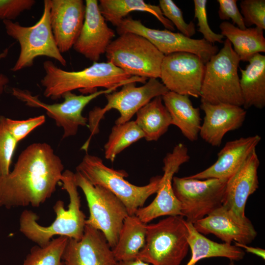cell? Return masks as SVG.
Wrapping results in <instances>:
<instances>
[{
    "mask_svg": "<svg viewBox=\"0 0 265 265\" xmlns=\"http://www.w3.org/2000/svg\"><path fill=\"white\" fill-rule=\"evenodd\" d=\"M50 0H44V9L40 19L30 26H24L18 22L4 20L6 33L16 40L20 47L19 57L11 69L17 72L33 65L36 58L45 56L53 58L62 65H66V60L59 51L50 23Z\"/></svg>",
    "mask_w": 265,
    "mask_h": 265,
    "instance_id": "obj_7",
    "label": "cell"
},
{
    "mask_svg": "<svg viewBox=\"0 0 265 265\" xmlns=\"http://www.w3.org/2000/svg\"><path fill=\"white\" fill-rule=\"evenodd\" d=\"M89 182L102 186L115 195L124 205L128 214L134 215L143 207L147 199L156 193L161 176L153 177L144 186L134 185L126 180L128 174L125 170H115L106 166L98 157L86 154L76 167Z\"/></svg>",
    "mask_w": 265,
    "mask_h": 265,
    "instance_id": "obj_4",
    "label": "cell"
},
{
    "mask_svg": "<svg viewBox=\"0 0 265 265\" xmlns=\"http://www.w3.org/2000/svg\"><path fill=\"white\" fill-rule=\"evenodd\" d=\"M78 187L83 192L89 211L85 225L100 231L111 249L118 240L123 222L129 215L122 202L107 189L92 184L81 173H75Z\"/></svg>",
    "mask_w": 265,
    "mask_h": 265,
    "instance_id": "obj_9",
    "label": "cell"
},
{
    "mask_svg": "<svg viewBox=\"0 0 265 265\" xmlns=\"http://www.w3.org/2000/svg\"><path fill=\"white\" fill-rule=\"evenodd\" d=\"M184 217L168 216L147 224L145 243L136 259L151 265H180L189 249Z\"/></svg>",
    "mask_w": 265,
    "mask_h": 265,
    "instance_id": "obj_6",
    "label": "cell"
},
{
    "mask_svg": "<svg viewBox=\"0 0 265 265\" xmlns=\"http://www.w3.org/2000/svg\"><path fill=\"white\" fill-rule=\"evenodd\" d=\"M50 5L52 30L62 53L73 47L80 35L85 5L82 0H50Z\"/></svg>",
    "mask_w": 265,
    "mask_h": 265,
    "instance_id": "obj_19",
    "label": "cell"
},
{
    "mask_svg": "<svg viewBox=\"0 0 265 265\" xmlns=\"http://www.w3.org/2000/svg\"><path fill=\"white\" fill-rule=\"evenodd\" d=\"M136 114L135 121L148 141H157L172 125L170 115L163 103L162 96L152 99Z\"/></svg>",
    "mask_w": 265,
    "mask_h": 265,
    "instance_id": "obj_29",
    "label": "cell"
},
{
    "mask_svg": "<svg viewBox=\"0 0 265 265\" xmlns=\"http://www.w3.org/2000/svg\"><path fill=\"white\" fill-rule=\"evenodd\" d=\"M99 7L105 20L116 27L129 13L141 11L154 16L166 29L171 31L175 29L173 24L163 16L159 5L143 0H100Z\"/></svg>",
    "mask_w": 265,
    "mask_h": 265,
    "instance_id": "obj_27",
    "label": "cell"
},
{
    "mask_svg": "<svg viewBox=\"0 0 265 265\" xmlns=\"http://www.w3.org/2000/svg\"><path fill=\"white\" fill-rule=\"evenodd\" d=\"M142 138H144V133L135 121L115 124L104 146L105 158L114 161L118 154Z\"/></svg>",
    "mask_w": 265,
    "mask_h": 265,
    "instance_id": "obj_30",
    "label": "cell"
},
{
    "mask_svg": "<svg viewBox=\"0 0 265 265\" xmlns=\"http://www.w3.org/2000/svg\"><path fill=\"white\" fill-rule=\"evenodd\" d=\"M227 182L215 178L198 180L174 176L172 188L186 220L193 224L222 206Z\"/></svg>",
    "mask_w": 265,
    "mask_h": 265,
    "instance_id": "obj_10",
    "label": "cell"
},
{
    "mask_svg": "<svg viewBox=\"0 0 265 265\" xmlns=\"http://www.w3.org/2000/svg\"><path fill=\"white\" fill-rule=\"evenodd\" d=\"M147 224L135 214L125 219L112 251L117 262L136 259L145 243Z\"/></svg>",
    "mask_w": 265,
    "mask_h": 265,
    "instance_id": "obj_28",
    "label": "cell"
},
{
    "mask_svg": "<svg viewBox=\"0 0 265 265\" xmlns=\"http://www.w3.org/2000/svg\"><path fill=\"white\" fill-rule=\"evenodd\" d=\"M240 7L246 28L255 25L257 27L265 29V0H242Z\"/></svg>",
    "mask_w": 265,
    "mask_h": 265,
    "instance_id": "obj_34",
    "label": "cell"
},
{
    "mask_svg": "<svg viewBox=\"0 0 265 265\" xmlns=\"http://www.w3.org/2000/svg\"><path fill=\"white\" fill-rule=\"evenodd\" d=\"M203 235L212 234L224 243L234 241L240 244L251 243L257 233L251 221L245 216H238L224 205L193 224Z\"/></svg>",
    "mask_w": 265,
    "mask_h": 265,
    "instance_id": "obj_16",
    "label": "cell"
},
{
    "mask_svg": "<svg viewBox=\"0 0 265 265\" xmlns=\"http://www.w3.org/2000/svg\"><path fill=\"white\" fill-rule=\"evenodd\" d=\"M223 47L205 64L201 103L243 106L238 68L240 61L227 39Z\"/></svg>",
    "mask_w": 265,
    "mask_h": 265,
    "instance_id": "obj_5",
    "label": "cell"
},
{
    "mask_svg": "<svg viewBox=\"0 0 265 265\" xmlns=\"http://www.w3.org/2000/svg\"><path fill=\"white\" fill-rule=\"evenodd\" d=\"M62 261L63 265H116L117 263L104 234L87 225L80 239L68 238Z\"/></svg>",
    "mask_w": 265,
    "mask_h": 265,
    "instance_id": "obj_18",
    "label": "cell"
},
{
    "mask_svg": "<svg viewBox=\"0 0 265 265\" xmlns=\"http://www.w3.org/2000/svg\"><path fill=\"white\" fill-rule=\"evenodd\" d=\"M84 20L73 48L87 59L97 62L115 36L101 14L97 0H86Z\"/></svg>",
    "mask_w": 265,
    "mask_h": 265,
    "instance_id": "obj_17",
    "label": "cell"
},
{
    "mask_svg": "<svg viewBox=\"0 0 265 265\" xmlns=\"http://www.w3.org/2000/svg\"><path fill=\"white\" fill-rule=\"evenodd\" d=\"M135 82H131L122 86L118 91L106 94L107 104L104 108L96 107L89 114V128L97 132L98 125L105 114L111 109L120 113L115 124H121L130 121L132 117L154 98L162 96L169 90L157 79H149L143 85L136 86Z\"/></svg>",
    "mask_w": 265,
    "mask_h": 265,
    "instance_id": "obj_12",
    "label": "cell"
},
{
    "mask_svg": "<svg viewBox=\"0 0 265 265\" xmlns=\"http://www.w3.org/2000/svg\"><path fill=\"white\" fill-rule=\"evenodd\" d=\"M244 69L239 68V84L245 109L265 106V55H254Z\"/></svg>",
    "mask_w": 265,
    "mask_h": 265,
    "instance_id": "obj_24",
    "label": "cell"
},
{
    "mask_svg": "<svg viewBox=\"0 0 265 265\" xmlns=\"http://www.w3.org/2000/svg\"><path fill=\"white\" fill-rule=\"evenodd\" d=\"M45 121L44 115L24 120H16L5 117V124L7 130L18 142L35 128L44 124Z\"/></svg>",
    "mask_w": 265,
    "mask_h": 265,
    "instance_id": "obj_36",
    "label": "cell"
},
{
    "mask_svg": "<svg viewBox=\"0 0 265 265\" xmlns=\"http://www.w3.org/2000/svg\"><path fill=\"white\" fill-rule=\"evenodd\" d=\"M261 137L254 135L227 142L217 154V160L205 170L187 176L198 180L215 178L228 180L256 150Z\"/></svg>",
    "mask_w": 265,
    "mask_h": 265,
    "instance_id": "obj_21",
    "label": "cell"
},
{
    "mask_svg": "<svg viewBox=\"0 0 265 265\" xmlns=\"http://www.w3.org/2000/svg\"><path fill=\"white\" fill-rule=\"evenodd\" d=\"M159 6L163 16L177 27L180 33L190 38L195 34L194 23L193 22L186 23L181 9L172 0H159Z\"/></svg>",
    "mask_w": 265,
    "mask_h": 265,
    "instance_id": "obj_33",
    "label": "cell"
},
{
    "mask_svg": "<svg viewBox=\"0 0 265 265\" xmlns=\"http://www.w3.org/2000/svg\"><path fill=\"white\" fill-rule=\"evenodd\" d=\"M221 33L226 37L240 61L248 62L254 55L265 52L263 30L258 27L240 29L224 21L219 26Z\"/></svg>",
    "mask_w": 265,
    "mask_h": 265,
    "instance_id": "obj_26",
    "label": "cell"
},
{
    "mask_svg": "<svg viewBox=\"0 0 265 265\" xmlns=\"http://www.w3.org/2000/svg\"><path fill=\"white\" fill-rule=\"evenodd\" d=\"M187 147L183 143L177 144L171 152L163 159L160 186L154 200L148 206L138 209L135 215L147 224L159 216L182 215L181 206L172 188V179L180 166L189 160Z\"/></svg>",
    "mask_w": 265,
    "mask_h": 265,
    "instance_id": "obj_14",
    "label": "cell"
},
{
    "mask_svg": "<svg viewBox=\"0 0 265 265\" xmlns=\"http://www.w3.org/2000/svg\"><path fill=\"white\" fill-rule=\"evenodd\" d=\"M45 75L40 80L44 95L57 100L64 93L79 89L82 93H93L97 88L105 89L122 86L131 82L144 84L147 78L131 76L109 62H95L79 71H67L56 66L52 61L43 63Z\"/></svg>",
    "mask_w": 265,
    "mask_h": 265,
    "instance_id": "obj_2",
    "label": "cell"
},
{
    "mask_svg": "<svg viewBox=\"0 0 265 265\" xmlns=\"http://www.w3.org/2000/svg\"><path fill=\"white\" fill-rule=\"evenodd\" d=\"M172 125L177 127L190 141H196L201 126L200 108L193 106L189 96L168 91L162 96Z\"/></svg>",
    "mask_w": 265,
    "mask_h": 265,
    "instance_id": "obj_23",
    "label": "cell"
},
{
    "mask_svg": "<svg viewBox=\"0 0 265 265\" xmlns=\"http://www.w3.org/2000/svg\"><path fill=\"white\" fill-rule=\"evenodd\" d=\"M235 245L240 248H243L247 252L253 254L264 260L265 259V249L259 247L249 246L247 244H240L236 242H235Z\"/></svg>",
    "mask_w": 265,
    "mask_h": 265,
    "instance_id": "obj_39",
    "label": "cell"
},
{
    "mask_svg": "<svg viewBox=\"0 0 265 265\" xmlns=\"http://www.w3.org/2000/svg\"><path fill=\"white\" fill-rule=\"evenodd\" d=\"M62 188L69 197L67 209L63 201H57L53 206L55 213L53 222L48 226L39 224L38 216L31 210H25L20 217V231L27 238L37 245L44 246L55 236H65L79 240L82 237L85 226L86 217L80 210V200L75 181V173L66 170L61 181Z\"/></svg>",
    "mask_w": 265,
    "mask_h": 265,
    "instance_id": "obj_3",
    "label": "cell"
},
{
    "mask_svg": "<svg viewBox=\"0 0 265 265\" xmlns=\"http://www.w3.org/2000/svg\"><path fill=\"white\" fill-rule=\"evenodd\" d=\"M205 68L204 62L193 53H173L164 55L159 78L169 91L198 98Z\"/></svg>",
    "mask_w": 265,
    "mask_h": 265,
    "instance_id": "obj_15",
    "label": "cell"
},
{
    "mask_svg": "<svg viewBox=\"0 0 265 265\" xmlns=\"http://www.w3.org/2000/svg\"><path fill=\"white\" fill-rule=\"evenodd\" d=\"M200 108L205 116L199 135L212 146H219L228 132L240 128L246 115L241 106L230 104L201 103Z\"/></svg>",
    "mask_w": 265,
    "mask_h": 265,
    "instance_id": "obj_20",
    "label": "cell"
},
{
    "mask_svg": "<svg viewBox=\"0 0 265 265\" xmlns=\"http://www.w3.org/2000/svg\"><path fill=\"white\" fill-rule=\"evenodd\" d=\"M194 18L197 19L198 31L203 35V39L211 44L223 43L224 37L221 34L213 32L208 24L207 14V0H194Z\"/></svg>",
    "mask_w": 265,
    "mask_h": 265,
    "instance_id": "obj_35",
    "label": "cell"
},
{
    "mask_svg": "<svg viewBox=\"0 0 265 265\" xmlns=\"http://www.w3.org/2000/svg\"><path fill=\"white\" fill-rule=\"evenodd\" d=\"M120 86L97 91L88 95H76L68 92L62 96L64 101L60 103L48 104L41 101L27 90L12 88V94L26 105L45 109L48 116L53 119L58 127L63 130L62 138L75 135L80 126L87 125L88 119L82 114L84 108L93 99L103 94L114 92Z\"/></svg>",
    "mask_w": 265,
    "mask_h": 265,
    "instance_id": "obj_11",
    "label": "cell"
},
{
    "mask_svg": "<svg viewBox=\"0 0 265 265\" xmlns=\"http://www.w3.org/2000/svg\"><path fill=\"white\" fill-rule=\"evenodd\" d=\"M18 142L7 130L5 117L0 116V177L7 175Z\"/></svg>",
    "mask_w": 265,
    "mask_h": 265,
    "instance_id": "obj_32",
    "label": "cell"
},
{
    "mask_svg": "<svg viewBox=\"0 0 265 265\" xmlns=\"http://www.w3.org/2000/svg\"><path fill=\"white\" fill-rule=\"evenodd\" d=\"M229 265H236L235 262L233 261H230Z\"/></svg>",
    "mask_w": 265,
    "mask_h": 265,
    "instance_id": "obj_42",
    "label": "cell"
},
{
    "mask_svg": "<svg viewBox=\"0 0 265 265\" xmlns=\"http://www.w3.org/2000/svg\"><path fill=\"white\" fill-rule=\"evenodd\" d=\"M109 62L131 76L159 78L164 55L145 37L125 32L112 40L105 53Z\"/></svg>",
    "mask_w": 265,
    "mask_h": 265,
    "instance_id": "obj_8",
    "label": "cell"
},
{
    "mask_svg": "<svg viewBox=\"0 0 265 265\" xmlns=\"http://www.w3.org/2000/svg\"><path fill=\"white\" fill-rule=\"evenodd\" d=\"M34 0H0V19L12 21L23 12L30 10Z\"/></svg>",
    "mask_w": 265,
    "mask_h": 265,
    "instance_id": "obj_37",
    "label": "cell"
},
{
    "mask_svg": "<svg viewBox=\"0 0 265 265\" xmlns=\"http://www.w3.org/2000/svg\"><path fill=\"white\" fill-rule=\"evenodd\" d=\"M188 242L191 250V258L186 265H196L201 260L212 257L226 258L230 261L242 260L245 252L236 245L219 243L210 240L198 232L193 224L186 221Z\"/></svg>",
    "mask_w": 265,
    "mask_h": 265,
    "instance_id": "obj_25",
    "label": "cell"
},
{
    "mask_svg": "<svg viewBox=\"0 0 265 265\" xmlns=\"http://www.w3.org/2000/svg\"><path fill=\"white\" fill-rule=\"evenodd\" d=\"M8 53V49H5L0 53V59L5 57ZM9 81L8 78L3 74H0V96L3 93L5 86Z\"/></svg>",
    "mask_w": 265,
    "mask_h": 265,
    "instance_id": "obj_40",
    "label": "cell"
},
{
    "mask_svg": "<svg viewBox=\"0 0 265 265\" xmlns=\"http://www.w3.org/2000/svg\"><path fill=\"white\" fill-rule=\"evenodd\" d=\"M63 170L61 159L49 144L29 145L13 170L0 177V207H40L55 192Z\"/></svg>",
    "mask_w": 265,
    "mask_h": 265,
    "instance_id": "obj_1",
    "label": "cell"
},
{
    "mask_svg": "<svg viewBox=\"0 0 265 265\" xmlns=\"http://www.w3.org/2000/svg\"><path fill=\"white\" fill-rule=\"evenodd\" d=\"M68 239L58 236L44 246H33L22 265H63L62 255Z\"/></svg>",
    "mask_w": 265,
    "mask_h": 265,
    "instance_id": "obj_31",
    "label": "cell"
},
{
    "mask_svg": "<svg viewBox=\"0 0 265 265\" xmlns=\"http://www.w3.org/2000/svg\"><path fill=\"white\" fill-rule=\"evenodd\" d=\"M260 163L255 150L227 181L223 205L239 217L245 216V208L247 199L259 187L258 169Z\"/></svg>",
    "mask_w": 265,
    "mask_h": 265,
    "instance_id": "obj_22",
    "label": "cell"
},
{
    "mask_svg": "<svg viewBox=\"0 0 265 265\" xmlns=\"http://www.w3.org/2000/svg\"><path fill=\"white\" fill-rule=\"evenodd\" d=\"M116 30L119 35L131 32L145 37L164 55L178 52L189 53L198 56L205 64L218 52L216 46L203 38L193 39L166 29L149 28L131 17L124 18L116 27Z\"/></svg>",
    "mask_w": 265,
    "mask_h": 265,
    "instance_id": "obj_13",
    "label": "cell"
},
{
    "mask_svg": "<svg viewBox=\"0 0 265 265\" xmlns=\"http://www.w3.org/2000/svg\"><path fill=\"white\" fill-rule=\"evenodd\" d=\"M116 265H151L138 259L117 262Z\"/></svg>",
    "mask_w": 265,
    "mask_h": 265,
    "instance_id": "obj_41",
    "label": "cell"
},
{
    "mask_svg": "<svg viewBox=\"0 0 265 265\" xmlns=\"http://www.w3.org/2000/svg\"><path fill=\"white\" fill-rule=\"evenodd\" d=\"M217 1L219 4L218 14L220 19L231 20L233 24L238 27L242 29L246 28L237 0H217Z\"/></svg>",
    "mask_w": 265,
    "mask_h": 265,
    "instance_id": "obj_38",
    "label": "cell"
}]
</instances>
